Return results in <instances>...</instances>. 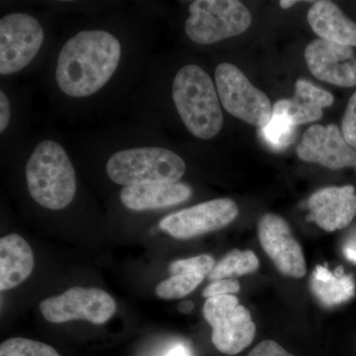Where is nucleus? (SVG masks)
<instances>
[{"instance_id":"f257e3e1","label":"nucleus","mask_w":356,"mask_h":356,"mask_svg":"<svg viewBox=\"0 0 356 356\" xmlns=\"http://www.w3.org/2000/svg\"><path fill=\"white\" fill-rule=\"evenodd\" d=\"M121 58V44L104 30L79 32L58 55L56 79L72 97H88L99 91L113 76Z\"/></svg>"},{"instance_id":"f03ea898","label":"nucleus","mask_w":356,"mask_h":356,"mask_svg":"<svg viewBox=\"0 0 356 356\" xmlns=\"http://www.w3.org/2000/svg\"><path fill=\"white\" fill-rule=\"evenodd\" d=\"M172 98L185 127L198 139H213L222 130L224 117L217 89L198 65H185L177 72Z\"/></svg>"},{"instance_id":"7ed1b4c3","label":"nucleus","mask_w":356,"mask_h":356,"mask_svg":"<svg viewBox=\"0 0 356 356\" xmlns=\"http://www.w3.org/2000/svg\"><path fill=\"white\" fill-rule=\"evenodd\" d=\"M30 195L47 209L62 210L74 200L76 178L64 147L54 140L40 143L26 165Z\"/></svg>"},{"instance_id":"20e7f679","label":"nucleus","mask_w":356,"mask_h":356,"mask_svg":"<svg viewBox=\"0 0 356 356\" xmlns=\"http://www.w3.org/2000/svg\"><path fill=\"white\" fill-rule=\"evenodd\" d=\"M185 170L184 159L159 147L124 149L114 154L106 165L110 179L125 186L175 184L184 177Z\"/></svg>"},{"instance_id":"39448f33","label":"nucleus","mask_w":356,"mask_h":356,"mask_svg":"<svg viewBox=\"0 0 356 356\" xmlns=\"http://www.w3.org/2000/svg\"><path fill=\"white\" fill-rule=\"evenodd\" d=\"M185 22L187 37L199 44H215L238 36L252 24V14L238 0H196Z\"/></svg>"},{"instance_id":"423d86ee","label":"nucleus","mask_w":356,"mask_h":356,"mask_svg":"<svg viewBox=\"0 0 356 356\" xmlns=\"http://www.w3.org/2000/svg\"><path fill=\"white\" fill-rule=\"evenodd\" d=\"M215 81L220 102L229 114L255 127H264L270 121L273 112L270 100L236 65L229 63L218 65Z\"/></svg>"},{"instance_id":"0eeeda50","label":"nucleus","mask_w":356,"mask_h":356,"mask_svg":"<svg viewBox=\"0 0 356 356\" xmlns=\"http://www.w3.org/2000/svg\"><path fill=\"white\" fill-rule=\"evenodd\" d=\"M203 316L212 327V343L220 353L236 355L254 341L257 325L234 295L206 300Z\"/></svg>"},{"instance_id":"6e6552de","label":"nucleus","mask_w":356,"mask_h":356,"mask_svg":"<svg viewBox=\"0 0 356 356\" xmlns=\"http://www.w3.org/2000/svg\"><path fill=\"white\" fill-rule=\"evenodd\" d=\"M115 300L99 288L74 287L40 303L44 318L54 324L86 320L91 324L108 322L116 312Z\"/></svg>"},{"instance_id":"1a4fd4ad","label":"nucleus","mask_w":356,"mask_h":356,"mask_svg":"<svg viewBox=\"0 0 356 356\" xmlns=\"http://www.w3.org/2000/svg\"><path fill=\"white\" fill-rule=\"evenodd\" d=\"M44 30L29 14L13 13L0 20V74H15L38 55Z\"/></svg>"},{"instance_id":"9d476101","label":"nucleus","mask_w":356,"mask_h":356,"mask_svg":"<svg viewBox=\"0 0 356 356\" xmlns=\"http://www.w3.org/2000/svg\"><path fill=\"white\" fill-rule=\"evenodd\" d=\"M238 215L235 201L215 199L168 215L159 222V228L178 240H187L225 228Z\"/></svg>"},{"instance_id":"9b49d317","label":"nucleus","mask_w":356,"mask_h":356,"mask_svg":"<svg viewBox=\"0 0 356 356\" xmlns=\"http://www.w3.org/2000/svg\"><path fill=\"white\" fill-rule=\"evenodd\" d=\"M259 238L264 252L283 275L293 278L306 275L303 250L283 218L271 213L264 215L259 222Z\"/></svg>"},{"instance_id":"f8f14e48","label":"nucleus","mask_w":356,"mask_h":356,"mask_svg":"<svg viewBox=\"0 0 356 356\" xmlns=\"http://www.w3.org/2000/svg\"><path fill=\"white\" fill-rule=\"evenodd\" d=\"M296 151L303 161L330 170L356 168V149L346 142L334 124L327 127L318 124L311 126L304 133Z\"/></svg>"},{"instance_id":"ddd939ff","label":"nucleus","mask_w":356,"mask_h":356,"mask_svg":"<svg viewBox=\"0 0 356 356\" xmlns=\"http://www.w3.org/2000/svg\"><path fill=\"white\" fill-rule=\"evenodd\" d=\"M305 60L318 81L339 88L356 86V56L351 47L315 40L306 48Z\"/></svg>"},{"instance_id":"4468645a","label":"nucleus","mask_w":356,"mask_h":356,"mask_svg":"<svg viewBox=\"0 0 356 356\" xmlns=\"http://www.w3.org/2000/svg\"><path fill=\"white\" fill-rule=\"evenodd\" d=\"M307 220L327 232L346 228L356 216V193L353 185L325 187L312 194Z\"/></svg>"},{"instance_id":"2eb2a0df","label":"nucleus","mask_w":356,"mask_h":356,"mask_svg":"<svg viewBox=\"0 0 356 356\" xmlns=\"http://www.w3.org/2000/svg\"><path fill=\"white\" fill-rule=\"evenodd\" d=\"M334 98L324 89L305 79H299L291 99H281L274 104L273 114H285L295 126L320 120L323 109L332 106Z\"/></svg>"},{"instance_id":"dca6fc26","label":"nucleus","mask_w":356,"mask_h":356,"mask_svg":"<svg viewBox=\"0 0 356 356\" xmlns=\"http://www.w3.org/2000/svg\"><path fill=\"white\" fill-rule=\"evenodd\" d=\"M307 19L321 39L351 48L356 47V22L348 18L334 2L327 0L314 2Z\"/></svg>"},{"instance_id":"f3484780","label":"nucleus","mask_w":356,"mask_h":356,"mask_svg":"<svg viewBox=\"0 0 356 356\" xmlns=\"http://www.w3.org/2000/svg\"><path fill=\"white\" fill-rule=\"evenodd\" d=\"M35 266L34 254L29 243L17 234L0 240V291L17 287L24 282Z\"/></svg>"},{"instance_id":"a211bd4d","label":"nucleus","mask_w":356,"mask_h":356,"mask_svg":"<svg viewBox=\"0 0 356 356\" xmlns=\"http://www.w3.org/2000/svg\"><path fill=\"white\" fill-rule=\"evenodd\" d=\"M192 191L184 184H156L126 186L122 189V203L128 209L145 211L177 205L191 197Z\"/></svg>"},{"instance_id":"6ab92c4d","label":"nucleus","mask_w":356,"mask_h":356,"mask_svg":"<svg viewBox=\"0 0 356 356\" xmlns=\"http://www.w3.org/2000/svg\"><path fill=\"white\" fill-rule=\"evenodd\" d=\"M310 284L314 296L325 307L339 305L355 296V280L353 275L344 274L343 267L332 273L327 267L318 266Z\"/></svg>"},{"instance_id":"aec40b11","label":"nucleus","mask_w":356,"mask_h":356,"mask_svg":"<svg viewBox=\"0 0 356 356\" xmlns=\"http://www.w3.org/2000/svg\"><path fill=\"white\" fill-rule=\"evenodd\" d=\"M259 266V259L252 250H233L215 264L208 278L213 281L231 280L255 273Z\"/></svg>"},{"instance_id":"412c9836","label":"nucleus","mask_w":356,"mask_h":356,"mask_svg":"<svg viewBox=\"0 0 356 356\" xmlns=\"http://www.w3.org/2000/svg\"><path fill=\"white\" fill-rule=\"evenodd\" d=\"M296 127L287 115L273 114L270 121L261 128V135L268 146L282 149L294 143Z\"/></svg>"},{"instance_id":"4be33fe9","label":"nucleus","mask_w":356,"mask_h":356,"mask_svg":"<svg viewBox=\"0 0 356 356\" xmlns=\"http://www.w3.org/2000/svg\"><path fill=\"white\" fill-rule=\"evenodd\" d=\"M205 276L198 274L181 273L170 276L168 280L159 283L156 287V294L159 298L175 300L184 298L191 294L202 282Z\"/></svg>"},{"instance_id":"5701e85b","label":"nucleus","mask_w":356,"mask_h":356,"mask_svg":"<svg viewBox=\"0 0 356 356\" xmlns=\"http://www.w3.org/2000/svg\"><path fill=\"white\" fill-rule=\"evenodd\" d=\"M0 356H60L49 344L24 337L7 339L0 346Z\"/></svg>"},{"instance_id":"b1692460","label":"nucleus","mask_w":356,"mask_h":356,"mask_svg":"<svg viewBox=\"0 0 356 356\" xmlns=\"http://www.w3.org/2000/svg\"><path fill=\"white\" fill-rule=\"evenodd\" d=\"M215 261L209 254H201L191 259H179L173 261L170 266V273L172 275L181 273L198 274V275H209Z\"/></svg>"},{"instance_id":"393cba45","label":"nucleus","mask_w":356,"mask_h":356,"mask_svg":"<svg viewBox=\"0 0 356 356\" xmlns=\"http://www.w3.org/2000/svg\"><path fill=\"white\" fill-rule=\"evenodd\" d=\"M341 133L344 139L356 149V91L351 95L341 121Z\"/></svg>"},{"instance_id":"a878e982","label":"nucleus","mask_w":356,"mask_h":356,"mask_svg":"<svg viewBox=\"0 0 356 356\" xmlns=\"http://www.w3.org/2000/svg\"><path fill=\"white\" fill-rule=\"evenodd\" d=\"M241 285L235 280H222L214 281L204 289L203 296L209 299L213 297L233 295L240 291Z\"/></svg>"},{"instance_id":"bb28decb","label":"nucleus","mask_w":356,"mask_h":356,"mask_svg":"<svg viewBox=\"0 0 356 356\" xmlns=\"http://www.w3.org/2000/svg\"><path fill=\"white\" fill-rule=\"evenodd\" d=\"M247 356H295L285 350L276 341L266 339L257 344Z\"/></svg>"},{"instance_id":"cd10ccee","label":"nucleus","mask_w":356,"mask_h":356,"mask_svg":"<svg viewBox=\"0 0 356 356\" xmlns=\"http://www.w3.org/2000/svg\"><path fill=\"white\" fill-rule=\"evenodd\" d=\"M10 102L4 91H0V132H4L10 122Z\"/></svg>"},{"instance_id":"c85d7f7f","label":"nucleus","mask_w":356,"mask_h":356,"mask_svg":"<svg viewBox=\"0 0 356 356\" xmlns=\"http://www.w3.org/2000/svg\"><path fill=\"white\" fill-rule=\"evenodd\" d=\"M343 254L348 261L356 264V238L346 243L343 248Z\"/></svg>"},{"instance_id":"c756f323","label":"nucleus","mask_w":356,"mask_h":356,"mask_svg":"<svg viewBox=\"0 0 356 356\" xmlns=\"http://www.w3.org/2000/svg\"><path fill=\"white\" fill-rule=\"evenodd\" d=\"M165 356H189V353L184 346H177L168 351Z\"/></svg>"},{"instance_id":"7c9ffc66","label":"nucleus","mask_w":356,"mask_h":356,"mask_svg":"<svg viewBox=\"0 0 356 356\" xmlns=\"http://www.w3.org/2000/svg\"><path fill=\"white\" fill-rule=\"evenodd\" d=\"M193 303H192L191 301H189V300H187V301H184L180 303L179 311L184 314H188L193 310Z\"/></svg>"},{"instance_id":"2f4dec72","label":"nucleus","mask_w":356,"mask_h":356,"mask_svg":"<svg viewBox=\"0 0 356 356\" xmlns=\"http://www.w3.org/2000/svg\"><path fill=\"white\" fill-rule=\"evenodd\" d=\"M298 2L299 1H297V0H293V1H290V0H282V1H280V6L282 7V8L287 9L294 6V4L298 3Z\"/></svg>"}]
</instances>
